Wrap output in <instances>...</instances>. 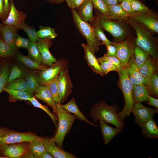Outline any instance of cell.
Here are the masks:
<instances>
[{"label": "cell", "instance_id": "ffe728a7", "mask_svg": "<svg viewBox=\"0 0 158 158\" xmlns=\"http://www.w3.org/2000/svg\"><path fill=\"white\" fill-rule=\"evenodd\" d=\"M93 6L91 0H84L78 9L77 13L84 21L92 23L95 20L93 15Z\"/></svg>", "mask_w": 158, "mask_h": 158}, {"label": "cell", "instance_id": "94428289", "mask_svg": "<svg viewBox=\"0 0 158 158\" xmlns=\"http://www.w3.org/2000/svg\"><path fill=\"white\" fill-rule=\"evenodd\" d=\"M51 4H59L65 0H45Z\"/></svg>", "mask_w": 158, "mask_h": 158}, {"label": "cell", "instance_id": "cb8c5ba5", "mask_svg": "<svg viewBox=\"0 0 158 158\" xmlns=\"http://www.w3.org/2000/svg\"><path fill=\"white\" fill-rule=\"evenodd\" d=\"M141 128L143 134L147 138H158V127L153 118L148 120Z\"/></svg>", "mask_w": 158, "mask_h": 158}, {"label": "cell", "instance_id": "8992f818", "mask_svg": "<svg viewBox=\"0 0 158 158\" xmlns=\"http://www.w3.org/2000/svg\"><path fill=\"white\" fill-rule=\"evenodd\" d=\"M74 22L79 32L85 38L87 44L95 53L99 49L102 42L96 37L93 28L88 22L82 20L75 9H72Z\"/></svg>", "mask_w": 158, "mask_h": 158}, {"label": "cell", "instance_id": "ee69618b", "mask_svg": "<svg viewBox=\"0 0 158 158\" xmlns=\"http://www.w3.org/2000/svg\"><path fill=\"white\" fill-rule=\"evenodd\" d=\"M133 12H143L148 11L149 8L139 0H130Z\"/></svg>", "mask_w": 158, "mask_h": 158}, {"label": "cell", "instance_id": "7c38bea8", "mask_svg": "<svg viewBox=\"0 0 158 158\" xmlns=\"http://www.w3.org/2000/svg\"><path fill=\"white\" fill-rule=\"evenodd\" d=\"M135 103L132 113L134 116L135 122L141 127L158 112L157 108L152 109L147 107L140 102Z\"/></svg>", "mask_w": 158, "mask_h": 158}, {"label": "cell", "instance_id": "db71d44e", "mask_svg": "<svg viewBox=\"0 0 158 158\" xmlns=\"http://www.w3.org/2000/svg\"><path fill=\"white\" fill-rule=\"evenodd\" d=\"M0 18L2 22L6 19L5 7L3 0H0Z\"/></svg>", "mask_w": 158, "mask_h": 158}, {"label": "cell", "instance_id": "9a60e30c", "mask_svg": "<svg viewBox=\"0 0 158 158\" xmlns=\"http://www.w3.org/2000/svg\"><path fill=\"white\" fill-rule=\"evenodd\" d=\"M37 46L41 55L43 64L49 66L57 60L50 52L49 48L53 44L51 39L46 38L39 39L36 42Z\"/></svg>", "mask_w": 158, "mask_h": 158}, {"label": "cell", "instance_id": "277c9868", "mask_svg": "<svg viewBox=\"0 0 158 158\" xmlns=\"http://www.w3.org/2000/svg\"><path fill=\"white\" fill-rule=\"evenodd\" d=\"M131 20L129 22L136 33V45L149 53L154 60H156L158 58L157 49L154 37L143 26Z\"/></svg>", "mask_w": 158, "mask_h": 158}, {"label": "cell", "instance_id": "d590c367", "mask_svg": "<svg viewBox=\"0 0 158 158\" xmlns=\"http://www.w3.org/2000/svg\"><path fill=\"white\" fill-rule=\"evenodd\" d=\"M25 80L30 90L34 93L37 88L39 86L37 75L30 72L25 75Z\"/></svg>", "mask_w": 158, "mask_h": 158}, {"label": "cell", "instance_id": "ba28073f", "mask_svg": "<svg viewBox=\"0 0 158 158\" xmlns=\"http://www.w3.org/2000/svg\"><path fill=\"white\" fill-rule=\"evenodd\" d=\"M95 20L102 28L109 33L118 41L122 40L126 35V30L123 25L111 20L100 13H97Z\"/></svg>", "mask_w": 158, "mask_h": 158}, {"label": "cell", "instance_id": "f5cc1de1", "mask_svg": "<svg viewBox=\"0 0 158 158\" xmlns=\"http://www.w3.org/2000/svg\"><path fill=\"white\" fill-rule=\"evenodd\" d=\"M127 67L132 70L139 72V68L137 66L135 62L134 54L132 55L130 58Z\"/></svg>", "mask_w": 158, "mask_h": 158}, {"label": "cell", "instance_id": "7402d4cb", "mask_svg": "<svg viewBox=\"0 0 158 158\" xmlns=\"http://www.w3.org/2000/svg\"><path fill=\"white\" fill-rule=\"evenodd\" d=\"M101 132L105 144H108L113 138L122 130L123 128L111 127L102 120H99Z\"/></svg>", "mask_w": 158, "mask_h": 158}, {"label": "cell", "instance_id": "bcb514c9", "mask_svg": "<svg viewBox=\"0 0 158 158\" xmlns=\"http://www.w3.org/2000/svg\"><path fill=\"white\" fill-rule=\"evenodd\" d=\"M125 68L127 72L131 73L138 80L148 87L149 85V80L144 77L139 72L132 70L127 67Z\"/></svg>", "mask_w": 158, "mask_h": 158}, {"label": "cell", "instance_id": "7bdbcfd3", "mask_svg": "<svg viewBox=\"0 0 158 158\" xmlns=\"http://www.w3.org/2000/svg\"><path fill=\"white\" fill-rule=\"evenodd\" d=\"M58 77V75L47 85L51 93L53 102L56 105L61 104L59 102L57 89Z\"/></svg>", "mask_w": 158, "mask_h": 158}, {"label": "cell", "instance_id": "ab89813d", "mask_svg": "<svg viewBox=\"0 0 158 158\" xmlns=\"http://www.w3.org/2000/svg\"><path fill=\"white\" fill-rule=\"evenodd\" d=\"M25 75V72L16 65L12 67L7 84L15 80L22 78Z\"/></svg>", "mask_w": 158, "mask_h": 158}, {"label": "cell", "instance_id": "52a82bcc", "mask_svg": "<svg viewBox=\"0 0 158 158\" xmlns=\"http://www.w3.org/2000/svg\"><path fill=\"white\" fill-rule=\"evenodd\" d=\"M69 63L62 58L52 64L48 68L41 71L37 75L39 85H47L58 76L60 73L68 68Z\"/></svg>", "mask_w": 158, "mask_h": 158}, {"label": "cell", "instance_id": "8d00e7d4", "mask_svg": "<svg viewBox=\"0 0 158 158\" xmlns=\"http://www.w3.org/2000/svg\"><path fill=\"white\" fill-rule=\"evenodd\" d=\"M30 102L34 107L41 109L45 111L51 118L56 127H57L56 122L58 120V118L55 114L51 112L47 106L41 104L36 99L35 97H33Z\"/></svg>", "mask_w": 158, "mask_h": 158}, {"label": "cell", "instance_id": "e7e4bbea", "mask_svg": "<svg viewBox=\"0 0 158 158\" xmlns=\"http://www.w3.org/2000/svg\"><path fill=\"white\" fill-rule=\"evenodd\" d=\"M0 158H3L2 157H1L0 156Z\"/></svg>", "mask_w": 158, "mask_h": 158}, {"label": "cell", "instance_id": "681fc988", "mask_svg": "<svg viewBox=\"0 0 158 158\" xmlns=\"http://www.w3.org/2000/svg\"><path fill=\"white\" fill-rule=\"evenodd\" d=\"M84 0H65L71 9H78Z\"/></svg>", "mask_w": 158, "mask_h": 158}, {"label": "cell", "instance_id": "7dc6e473", "mask_svg": "<svg viewBox=\"0 0 158 158\" xmlns=\"http://www.w3.org/2000/svg\"><path fill=\"white\" fill-rule=\"evenodd\" d=\"M97 60L99 63L103 61H107L115 65L118 68L121 67L119 60L116 57L107 56L104 55L102 57L97 58Z\"/></svg>", "mask_w": 158, "mask_h": 158}, {"label": "cell", "instance_id": "6f0895ef", "mask_svg": "<svg viewBox=\"0 0 158 158\" xmlns=\"http://www.w3.org/2000/svg\"><path fill=\"white\" fill-rule=\"evenodd\" d=\"M5 7V13L6 19L7 18L9 12L11 5L8 0H3Z\"/></svg>", "mask_w": 158, "mask_h": 158}, {"label": "cell", "instance_id": "6da1fadb", "mask_svg": "<svg viewBox=\"0 0 158 158\" xmlns=\"http://www.w3.org/2000/svg\"><path fill=\"white\" fill-rule=\"evenodd\" d=\"M118 107L115 105H109L103 101L96 103L90 111V116L94 122L102 120L107 123H110L116 127L123 128V122L118 118L117 111Z\"/></svg>", "mask_w": 158, "mask_h": 158}, {"label": "cell", "instance_id": "f1b7e54d", "mask_svg": "<svg viewBox=\"0 0 158 158\" xmlns=\"http://www.w3.org/2000/svg\"><path fill=\"white\" fill-rule=\"evenodd\" d=\"M17 59L18 61L28 68L33 69L42 71L47 68L45 65H42L34 61L28 56H25L19 53L17 55Z\"/></svg>", "mask_w": 158, "mask_h": 158}, {"label": "cell", "instance_id": "5b68a950", "mask_svg": "<svg viewBox=\"0 0 158 158\" xmlns=\"http://www.w3.org/2000/svg\"><path fill=\"white\" fill-rule=\"evenodd\" d=\"M43 138L31 132H20L0 127V146L5 144L29 142L35 140L42 141Z\"/></svg>", "mask_w": 158, "mask_h": 158}, {"label": "cell", "instance_id": "9f6ffc18", "mask_svg": "<svg viewBox=\"0 0 158 158\" xmlns=\"http://www.w3.org/2000/svg\"><path fill=\"white\" fill-rule=\"evenodd\" d=\"M147 104L153 106L156 108H158V99L154 98L150 95L149 97L148 101Z\"/></svg>", "mask_w": 158, "mask_h": 158}, {"label": "cell", "instance_id": "f6af8a7d", "mask_svg": "<svg viewBox=\"0 0 158 158\" xmlns=\"http://www.w3.org/2000/svg\"><path fill=\"white\" fill-rule=\"evenodd\" d=\"M100 63L101 69L104 75H107L111 71H117L118 68L115 65L107 61H103Z\"/></svg>", "mask_w": 158, "mask_h": 158}, {"label": "cell", "instance_id": "4dcf8cb0", "mask_svg": "<svg viewBox=\"0 0 158 158\" xmlns=\"http://www.w3.org/2000/svg\"><path fill=\"white\" fill-rule=\"evenodd\" d=\"M37 32L39 38L40 39L49 38L51 39L58 36L55 29L48 26H40L39 29Z\"/></svg>", "mask_w": 158, "mask_h": 158}, {"label": "cell", "instance_id": "30bf717a", "mask_svg": "<svg viewBox=\"0 0 158 158\" xmlns=\"http://www.w3.org/2000/svg\"><path fill=\"white\" fill-rule=\"evenodd\" d=\"M73 87L67 68L61 71L58 77L57 89L61 104L66 101L71 94Z\"/></svg>", "mask_w": 158, "mask_h": 158}, {"label": "cell", "instance_id": "d4e9b609", "mask_svg": "<svg viewBox=\"0 0 158 158\" xmlns=\"http://www.w3.org/2000/svg\"><path fill=\"white\" fill-rule=\"evenodd\" d=\"M4 91L8 94V99L10 102L21 100L30 101L33 97L32 96L25 92L8 88L5 87L4 89Z\"/></svg>", "mask_w": 158, "mask_h": 158}, {"label": "cell", "instance_id": "5bb4252c", "mask_svg": "<svg viewBox=\"0 0 158 158\" xmlns=\"http://www.w3.org/2000/svg\"><path fill=\"white\" fill-rule=\"evenodd\" d=\"M10 9L7 18L2 22L3 24L12 26L17 30L21 29L22 23L27 16L23 11L17 10L13 0H9Z\"/></svg>", "mask_w": 158, "mask_h": 158}, {"label": "cell", "instance_id": "d6a6232c", "mask_svg": "<svg viewBox=\"0 0 158 158\" xmlns=\"http://www.w3.org/2000/svg\"><path fill=\"white\" fill-rule=\"evenodd\" d=\"M27 49L28 53V56L29 57L40 64L44 65L41 55L37 46L36 42H30Z\"/></svg>", "mask_w": 158, "mask_h": 158}, {"label": "cell", "instance_id": "83f0119b", "mask_svg": "<svg viewBox=\"0 0 158 158\" xmlns=\"http://www.w3.org/2000/svg\"><path fill=\"white\" fill-rule=\"evenodd\" d=\"M109 11L112 16V19H119L127 20L131 14L125 11L120 4L108 6Z\"/></svg>", "mask_w": 158, "mask_h": 158}, {"label": "cell", "instance_id": "2e32d148", "mask_svg": "<svg viewBox=\"0 0 158 158\" xmlns=\"http://www.w3.org/2000/svg\"><path fill=\"white\" fill-rule=\"evenodd\" d=\"M46 151L55 158H75L74 154L66 152L59 147L52 138H43L42 141Z\"/></svg>", "mask_w": 158, "mask_h": 158}, {"label": "cell", "instance_id": "03108f58", "mask_svg": "<svg viewBox=\"0 0 158 158\" xmlns=\"http://www.w3.org/2000/svg\"><path fill=\"white\" fill-rule=\"evenodd\" d=\"M0 58H1V57H0V61H1Z\"/></svg>", "mask_w": 158, "mask_h": 158}, {"label": "cell", "instance_id": "7a4b0ae2", "mask_svg": "<svg viewBox=\"0 0 158 158\" xmlns=\"http://www.w3.org/2000/svg\"><path fill=\"white\" fill-rule=\"evenodd\" d=\"M119 76V85L123 94L124 106L123 110L117 112V116L122 122L125 117L129 116L132 113L135 104L133 100L132 90L133 85L129 80L125 68H118L117 71Z\"/></svg>", "mask_w": 158, "mask_h": 158}, {"label": "cell", "instance_id": "44dd1931", "mask_svg": "<svg viewBox=\"0 0 158 158\" xmlns=\"http://www.w3.org/2000/svg\"><path fill=\"white\" fill-rule=\"evenodd\" d=\"M62 108L69 113H72L75 115L78 119L84 121L87 123L95 127L98 125H95L89 120L80 111L78 107L75 99L71 98L67 103L63 104H61Z\"/></svg>", "mask_w": 158, "mask_h": 158}, {"label": "cell", "instance_id": "4fadbf2b", "mask_svg": "<svg viewBox=\"0 0 158 158\" xmlns=\"http://www.w3.org/2000/svg\"><path fill=\"white\" fill-rule=\"evenodd\" d=\"M112 44L116 48V57L119 60L121 67L126 68L130 58L134 54L133 46L129 41L127 40L119 42H112Z\"/></svg>", "mask_w": 158, "mask_h": 158}, {"label": "cell", "instance_id": "f907efd6", "mask_svg": "<svg viewBox=\"0 0 158 158\" xmlns=\"http://www.w3.org/2000/svg\"><path fill=\"white\" fill-rule=\"evenodd\" d=\"M120 4L123 9L129 13L133 12L131 5L130 0H122Z\"/></svg>", "mask_w": 158, "mask_h": 158}, {"label": "cell", "instance_id": "484cf974", "mask_svg": "<svg viewBox=\"0 0 158 158\" xmlns=\"http://www.w3.org/2000/svg\"><path fill=\"white\" fill-rule=\"evenodd\" d=\"M157 67L154 61L148 57L145 62L140 67L139 72L145 78L149 80L154 73Z\"/></svg>", "mask_w": 158, "mask_h": 158}, {"label": "cell", "instance_id": "1f68e13d", "mask_svg": "<svg viewBox=\"0 0 158 158\" xmlns=\"http://www.w3.org/2000/svg\"><path fill=\"white\" fill-rule=\"evenodd\" d=\"M134 54L135 62L139 68L150 55L147 52L138 46L134 48Z\"/></svg>", "mask_w": 158, "mask_h": 158}, {"label": "cell", "instance_id": "e575fe53", "mask_svg": "<svg viewBox=\"0 0 158 158\" xmlns=\"http://www.w3.org/2000/svg\"><path fill=\"white\" fill-rule=\"evenodd\" d=\"M93 7L102 15L107 18L112 19V16L110 13L108 6L103 0H91Z\"/></svg>", "mask_w": 158, "mask_h": 158}, {"label": "cell", "instance_id": "9c48e42d", "mask_svg": "<svg viewBox=\"0 0 158 158\" xmlns=\"http://www.w3.org/2000/svg\"><path fill=\"white\" fill-rule=\"evenodd\" d=\"M130 18L131 20L143 25L150 31L158 33V18L149 9L145 11L133 12L131 13Z\"/></svg>", "mask_w": 158, "mask_h": 158}, {"label": "cell", "instance_id": "4316f807", "mask_svg": "<svg viewBox=\"0 0 158 158\" xmlns=\"http://www.w3.org/2000/svg\"><path fill=\"white\" fill-rule=\"evenodd\" d=\"M5 87L25 92L32 96L34 93L30 89L25 80L22 78L6 84Z\"/></svg>", "mask_w": 158, "mask_h": 158}, {"label": "cell", "instance_id": "680465c9", "mask_svg": "<svg viewBox=\"0 0 158 158\" xmlns=\"http://www.w3.org/2000/svg\"><path fill=\"white\" fill-rule=\"evenodd\" d=\"M107 6H112L118 3V0H103Z\"/></svg>", "mask_w": 158, "mask_h": 158}, {"label": "cell", "instance_id": "c3c4849f", "mask_svg": "<svg viewBox=\"0 0 158 158\" xmlns=\"http://www.w3.org/2000/svg\"><path fill=\"white\" fill-rule=\"evenodd\" d=\"M30 42L28 39L23 38L17 34L15 44L16 47L27 49Z\"/></svg>", "mask_w": 158, "mask_h": 158}, {"label": "cell", "instance_id": "91938a15", "mask_svg": "<svg viewBox=\"0 0 158 158\" xmlns=\"http://www.w3.org/2000/svg\"><path fill=\"white\" fill-rule=\"evenodd\" d=\"M51 154L47 151H46L42 154L41 158H52Z\"/></svg>", "mask_w": 158, "mask_h": 158}, {"label": "cell", "instance_id": "11a10c76", "mask_svg": "<svg viewBox=\"0 0 158 158\" xmlns=\"http://www.w3.org/2000/svg\"><path fill=\"white\" fill-rule=\"evenodd\" d=\"M127 72L128 73V75L129 80L133 85H144L142 82H141L139 80H138L136 78H135L131 73Z\"/></svg>", "mask_w": 158, "mask_h": 158}, {"label": "cell", "instance_id": "e0dca14e", "mask_svg": "<svg viewBox=\"0 0 158 158\" xmlns=\"http://www.w3.org/2000/svg\"><path fill=\"white\" fill-rule=\"evenodd\" d=\"M82 46L84 50L85 59L88 66L93 72L103 76L104 75L101 69L95 52L87 44H83Z\"/></svg>", "mask_w": 158, "mask_h": 158}, {"label": "cell", "instance_id": "836d02e7", "mask_svg": "<svg viewBox=\"0 0 158 158\" xmlns=\"http://www.w3.org/2000/svg\"><path fill=\"white\" fill-rule=\"evenodd\" d=\"M92 26L96 37L102 43V44L105 45L112 44V43L110 41L105 35L103 28L99 25L95 19Z\"/></svg>", "mask_w": 158, "mask_h": 158}, {"label": "cell", "instance_id": "be15d7a7", "mask_svg": "<svg viewBox=\"0 0 158 158\" xmlns=\"http://www.w3.org/2000/svg\"><path fill=\"white\" fill-rule=\"evenodd\" d=\"M0 30H1V28H0V38L1 37H0V36H1V35H0Z\"/></svg>", "mask_w": 158, "mask_h": 158}, {"label": "cell", "instance_id": "3957f363", "mask_svg": "<svg viewBox=\"0 0 158 158\" xmlns=\"http://www.w3.org/2000/svg\"><path fill=\"white\" fill-rule=\"evenodd\" d=\"M56 106L58 125L57 131L52 138L59 147L63 149L65 137L69 133L75 120L78 118L75 115L71 114L63 109L61 104Z\"/></svg>", "mask_w": 158, "mask_h": 158}, {"label": "cell", "instance_id": "b9f144b4", "mask_svg": "<svg viewBox=\"0 0 158 158\" xmlns=\"http://www.w3.org/2000/svg\"><path fill=\"white\" fill-rule=\"evenodd\" d=\"M149 85L148 87L149 94L157 97L158 95V76L154 73L149 79Z\"/></svg>", "mask_w": 158, "mask_h": 158}, {"label": "cell", "instance_id": "d6986e66", "mask_svg": "<svg viewBox=\"0 0 158 158\" xmlns=\"http://www.w3.org/2000/svg\"><path fill=\"white\" fill-rule=\"evenodd\" d=\"M35 93L36 98L44 102L51 107L56 114V106L53 102L51 94L48 86L39 85L36 89Z\"/></svg>", "mask_w": 158, "mask_h": 158}, {"label": "cell", "instance_id": "74e56055", "mask_svg": "<svg viewBox=\"0 0 158 158\" xmlns=\"http://www.w3.org/2000/svg\"><path fill=\"white\" fill-rule=\"evenodd\" d=\"M21 29L26 33L30 42H36L39 39L33 25L30 26L24 22L22 24Z\"/></svg>", "mask_w": 158, "mask_h": 158}, {"label": "cell", "instance_id": "8fae6325", "mask_svg": "<svg viewBox=\"0 0 158 158\" xmlns=\"http://www.w3.org/2000/svg\"><path fill=\"white\" fill-rule=\"evenodd\" d=\"M22 142L5 144L0 146V156L4 158H19L24 156L29 151L28 145Z\"/></svg>", "mask_w": 158, "mask_h": 158}, {"label": "cell", "instance_id": "603a6c76", "mask_svg": "<svg viewBox=\"0 0 158 158\" xmlns=\"http://www.w3.org/2000/svg\"><path fill=\"white\" fill-rule=\"evenodd\" d=\"M132 94L134 103L147 102L150 95L148 87L145 85H133Z\"/></svg>", "mask_w": 158, "mask_h": 158}, {"label": "cell", "instance_id": "60d3db41", "mask_svg": "<svg viewBox=\"0 0 158 158\" xmlns=\"http://www.w3.org/2000/svg\"><path fill=\"white\" fill-rule=\"evenodd\" d=\"M14 50L12 47L0 38V57H9L13 56Z\"/></svg>", "mask_w": 158, "mask_h": 158}, {"label": "cell", "instance_id": "ac0fdd59", "mask_svg": "<svg viewBox=\"0 0 158 158\" xmlns=\"http://www.w3.org/2000/svg\"><path fill=\"white\" fill-rule=\"evenodd\" d=\"M0 35L3 40L11 46L15 51L18 30L11 26L0 24Z\"/></svg>", "mask_w": 158, "mask_h": 158}, {"label": "cell", "instance_id": "f546056e", "mask_svg": "<svg viewBox=\"0 0 158 158\" xmlns=\"http://www.w3.org/2000/svg\"><path fill=\"white\" fill-rule=\"evenodd\" d=\"M29 150L34 158H41L46 151L44 146L41 141L35 140L29 142Z\"/></svg>", "mask_w": 158, "mask_h": 158}, {"label": "cell", "instance_id": "f35d334b", "mask_svg": "<svg viewBox=\"0 0 158 158\" xmlns=\"http://www.w3.org/2000/svg\"><path fill=\"white\" fill-rule=\"evenodd\" d=\"M10 72L8 65L6 63L3 64L0 70V93L4 91L7 84Z\"/></svg>", "mask_w": 158, "mask_h": 158}, {"label": "cell", "instance_id": "816d5d0a", "mask_svg": "<svg viewBox=\"0 0 158 158\" xmlns=\"http://www.w3.org/2000/svg\"><path fill=\"white\" fill-rule=\"evenodd\" d=\"M107 52L104 55L116 57L117 50L116 47L112 44L106 45Z\"/></svg>", "mask_w": 158, "mask_h": 158}, {"label": "cell", "instance_id": "6125c7cd", "mask_svg": "<svg viewBox=\"0 0 158 158\" xmlns=\"http://www.w3.org/2000/svg\"><path fill=\"white\" fill-rule=\"evenodd\" d=\"M122 0H118V3L120 2Z\"/></svg>", "mask_w": 158, "mask_h": 158}]
</instances>
